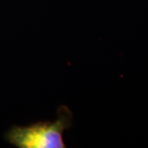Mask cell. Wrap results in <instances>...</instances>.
Returning <instances> with one entry per match:
<instances>
[{
	"label": "cell",
	"instance_id": "cell-1",
	"mask_svg": "<svg viewBox=\"0 0 148 148\" xmlns=\"http://www.w3.org/2000/svg\"><path fill=\"white\" fill-rule=\"evenodd\" d=\"M73 114L69 107L59 106L55 122L40 121L28 126L14 125L7 132L6 140L18 148H64L63 134L73 125Z\"/></svg>",
	"mask_w": 148,
	"mask_h": 148
}]
</instances>
